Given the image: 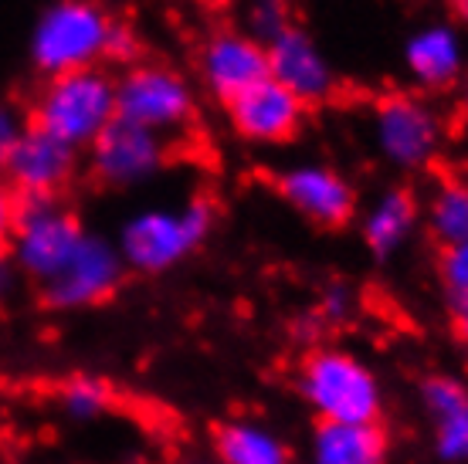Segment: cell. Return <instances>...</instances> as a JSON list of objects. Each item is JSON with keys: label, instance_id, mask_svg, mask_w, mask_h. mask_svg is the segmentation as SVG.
I'll return each instance as SVG.
<instances>
[{"label": "cell", "instance_id": "1", "mask_svg": "<svg viewBox=\"0 0 468 464\" xmlns=\"http://www.w3.org/2000/svg\"><path fill=\"white\" fill-rule=\"evenodd\" d=\"M112 27L116 17L99 0H51L31 24L27 58L45 79L99 69L106 61Z\"/></svg>", "mask_w": 468, "mask_h": 464}, {"label": "cell", "instance_id": "2", "mask_svg": "<svg viewBox=\"0 0 468 464\" xmlns=\"http://www.w3.org/2000/svg\"><path fill=\"white\" fill-rule=\"evenodd\" d=\"M214 221L218 207L207 197H190L180 207H143L119 227L116 248L126 268L140 275H164L211 237Z\"/></svg>", "mask_w": 468, "mask_h": 464}, {"label": "cell", "instance_id": "3", "mask_svg": "<svg viewBox=\"0 0 468 464\" xmlns=\"http://www.w3.org/2000/svg\"><path fill=\"white\" fill-rule=\"evenodd\" d=\"M377 160L398 174H424L441 160L448 142V119L421 92L380 95L367 119Z\"/></svg>", "mask_w": 468, "mask_h": 464}, {"label": "cell", "instance_id": "4", "mask_svg": "<svg viewBox=\"0 0 468 464\" xmlns=\"http://www.w3.org/2000/svg\"><path fill=\"white\" fill-rule=\"evenodd\" d=\"M116 119V75L99 69L45 79L31 102V126L45 129L71 150H89Z\"/></svg>", "mask_w": 468, "mask_h": 464}, {"label": "cell", "instance_id": "5", "mask_svg": "<svg viewBox=\"0 0 468 464\" xmlns=\"http://www.w3.org/2000/svg\"><path fill=\"white\" fill-rule=\"evenodd\" d=\"M200 102L190 75L170 61L140 58L116 75V116L174 140L197 122Z\"/></svg>", "mask_w": 468, "mask_h": 464}, {"label": "cell", "instance_id": "6", "mask_svg": "<svg viewBox=\"0 0 468 464\" xmlns=\"http://www.w3.org/2000/svg\"><path fill=\"white\" fill-rule=\"evenodd\" d=\"M299 394L323 424H377L380 384L367 363L336 346H319L299 363Z\"/></svg>", "mask_w": 468, "mask_h": 464}, {"label": "cell", "instance_id": "7", "mask_svg": "<svg viewBox=\"0 0 468 464\" xmlns=\"http://www.w3.org/2000/svg\"><path fill=\"white\" fill-rule=\"evenodd\" d=\"M85 234L89 231L82 221L75 217V210L61 204V197H31L17 207L7 255L24 279L48 285L75 258Z\"/></svg>", "mask_w": 468, "mask_h": 464}, {"label": "cell", "instance_id": "8", "mask_svg": "<svg viewBox=\"0 0 468 464\" xmlns=\"http://www.w3.org/2000/svg\"><path fill=\"white\" fill-rule=\"evenodd\" d=\"M89 174L109 190H136L164 174L170 160V142L150 129L112 119L102 136L89 146Z\"/></svg>", "mask_w": 468, "mask_h": 464}, {"label": "cell", "instance_id": "9", "mask_svg": "<svg viewBox=\"0 0 468 464\" xmlns=\"http://www.w3.org/2000/svg\"><path fill=\"white\" fill-rule=\"evenodd\" d=\"M275 190L289 207L316 227L336 231L353 221L360 194L340 166L323 160H295L275 174Z\"/></svg>", "mask_w": 468, "mask_h": 464}, {"label": "cell", "instance_id": "10", "mask_svg": "<svg viewBox=\"0 0 468 464\" xmlns=\"http://www.w3.org/2000/svg\"><path fill=\"white\" fill-rule=\"evenodd\" d=\"M122 279H126V261L116 244L102 234H85L75 258L48 285H41V299L48 309H61V312L92 309L112 299Z\"/></svg>", "mask_w": 468, "mask_h": 464}, {"label": "cell", "instance_id": "11", "mask_svg": "<svg viewBox=\"0 0 468 464\" xmlns=\"http://www.w3.org/2000/svg\"><path fill=\"white\" fill-rule=\"evenodd\" d=\"M200 89L214 102H234L251 85L269 79V45L248 37L241 27H218L197 45L194 55Z\"/></svg>", "mask_w": 468, "mask_h": 464}, {"label": "cell", "instance_id": "12", "mask_svg": "<svg viewBox=\"0 0 468 464\" xmlns=\"http://www.w3.org/2000/svg\"><path fill=\"white\" fill-rule=\"evenodd\" d=\"M400 69L414 92L445 95L455 92L468 75V37L455 21L418 24L400 45Z\"/></svg>", "mask_w": 468, "mask_h": 464}, {"label": "cell", "instance_id": "13", "mask_svg": "<svg viewBox=\"0 0 468 464\" xmlns=\"http://www.w3.org/2000/svg\"><path fill=\"white\" fill-rule=\"evenodd\" d=\"M79 163H82V153L71 150L69 142H61L45 129L27 126L4 163L0 176L21 200L61 197L79 176Z\"/></svg>", "mask_w": 468, "mask_h": 464}, {"label": "cell", "instance_id": "14", "mask_svg": "<svg viewBox=\"0 0 468 464\" xmlns=\"http://www.w3.org/2000/svg\"><path fill=\"white\" fill-rule=\"evenodd\" d=\"M228 109V126L241 142L258 146V150H271V146H285L292 142L305 126L309 105L299 102L285 85L275 79H265L241 92Z\"/></svg>", "mask_w": 468, "mask_h": 464}, {"label": "cell", "instance_id": "15", "mask_svg": "<svg viewBox=\"0 0 468 464\" xmlns=\"http://www.w3.org/2000/svg\"><path fill=\"white\" fill-rule=\"evenodd\" d=\"M269 79L285 85L309 109L329 102L340 92V71H336L333 58L299 24L269 45Z\"/></svg>", "mask_w": 468, "mask_h": 464}, {"label": "cell", "instance_id": "16", "mask_svg": "<svg viewBox=\"0 0 468 464\" xmlns=\"http://www.w3.org/2000/svg\"><path fill=\"white\" fill-rule=\"evenodd\" d=\"M421 227V197L410 186H384L360 214V237L380 261L394 258Z\"/></svg>", "mask_w": 468, "mask_h": 464}, {"label": "cell", "instance_id": "17", "mask_svg": "<svg viewBox=\"0 0 468 464\" xmlns=\"http://www.w3.org/2000/svg\"><path fill=\"white\" fill-rule=\"evenodd\" d=\"M424 410L434 424L438 458L458 464L468 461V390L452 376H431L421 390Z\"/></svg>", "mask_w": 468, "mask_h": 464}, {"label": "cell", "instance_id": "18", "mask_svg": "<svg viewBox=\"0 0 468 464\" xmlns=\"http://www.w3.org/2000/svg\"><path fill=\"white\" fill-rule=\"evenodd\" d=\"M387 434L380 424H323L313 438V464H384Z\"/></svg>", "mask_w": 468, "mask_h": 464}, {"label": "cell", "instance_id": "19", "mask_svg": "<svg viewBox=\"0 0 468 464\" xmlns=\"http://www.w3.org/2000/svg\"><path fill=\"white\" fill-rule=\"evenodd\" d=\"M421 224L431 234L438 248L468 237V180L465 176H445L431 186V194L421 204Z\"/></svg>", "mask_w": 468, "mask_h": 464}, {"label": "cell", "instance_id": "20", "mask_svg": "<svg viewBox=\"0 0 468 464\" xmlns=\"http://www.w3.org/2000/svg\"><path fill=\"white\" fill-rule=\"evenodd\" d=\"M214 451L221 464H289V448L261 424L228 420L214 430Z\"/></svg>", "mask_w": 468, "mask_h": 464}, {"label": "cell", "instance_id": "21", "mask_svg": "<svg viewBox=\"0 0 468 464\" xmlns=\"http://www.w3.org/2000/svg\"><path fill=\"white\" fill-rule=\"evenodd\" d=\"M234 27H241L248 37H255L261 45H271L289 27H295L292 0H241Z\"/></svg>", "mask_w": 468, "mask_h": 464}, {"label": "cell", "instance_id": "22", "mask_svg": "<svg viewBox=\"0 0 468 464\" xmlns=\"http://www.w3.org/2000/svg\"><path fill=\"white\" fill-rule=\"evenodd\" d=\"M109 400H112L109 386L102 380H95V376H75V380H69V384L61 386V406L75 420L99 417L109 406Z\"/></svg>", "mask_w": 468, "mask_h": 464}, {"label": "cell", "instance_id": "23", "mask_svg": "<svg viewBox=\"0 0 468 464\" xmlns=\"http://www.w3.org/2000/svg\"><path fill=\"white\" fill-rule=\"evenodd\" d=\"M438 275L445 281L448 295H458V291L468 289V237L452 244V248H441V255H438Z\"/></svg>", "mask_w": 468, "mask_h": 464}, {"label": "cell", "instance_id": "24", "mask_svg": "<svg viewBox=\"0 0 468 464\" xmlns=\"http://www.w3.org/2000/svg\"><path fill=\"white\" fill-rule=\"evenodd\" d=\"M140 58H143V47H140V37H136V31H133L129 24L116 21L112 35H109L106 61H116V65L129 69V65H136Z\"/></svg>", "mask_w": 468, "mask_h": 464}, {"label": "cell", "instance_id": "25", "mask_svg": "<svg viewBox=\"0 0 468 464\" xmlns=\"http://www.w3.org/2000/svg\"><path fill=\"white\" fill-rule=\"evenodd\" d=\"M31 126V122H24V116L17 112V105L7 102V99H0V170H4V163L11 156V150L17 146V140L24 136V129Z\"/></svg>", "mask_w": 468, "mask_h": 464}, {"label": "cell", "instance_id": "26", "mask_svg": "<svg viewBox=\"0 0 468 464\" xmlns=\"http://www.w3.org/2000/svg\"><path fill=\"white\" fill-rule=\"evenodd\" d=\"M17 207H21V197H17L11 186L4 184V176H0V251H7V244H11Z\"/></svg>", "mask_w": 468, "mask_h": 464}, {"label": "cell", "instance_id": "27", "mask_svg": "<svg viewBox=\"0 0 468 464\" xmlns=\"http://www.w3.org/2000/svg\"><path fill=\"white\" fill-rule=\"evenodd\" d=\"M353 309V295L350 289H343V285H333V289L323 295V319L326 322H343Z\"/></svg>", "mask_w": 468, "mask_h": 464}, {"label": "cell", "instance_id": "28", "mask_svg": "<svg viewBox=\"0 0 468 464\" xmlns=\"http://www.w3.org/2000/svg\"><path fill=\"white\" fill-rule=\"evenodd\" d=\"M21 281H24V275L17 271L14 258L7 255V251H0V302H7L14 291H17Z\"/></svg>", "mask_w": 468, "mask_h": 464}, {"label": "cell", "instance_id": "29", "mask_svg": "<svg viewBox=\"0 0 468 464\" xmlns=\"http://www.w3.org/2000/svg\"><path fill=\"white\" fill-rule=\"evenodd\" d=\"M452 329H455L458 343L468 349V289L452 295Z\"/></svg>", "mask_w": 468, "mask_h": 464}, {"label": "cell", "instance_id": "30", "mask_svg": "<svg viewBox=\"0 0 468 464\" xmlns=\"http://www.w3.org/2000/svg\"><path fill=\"white\" fill-rule=\"evenodd\" d=\"M448 11L455 14V24L462 31H468V0H445Z\"/></svg>", "mask_w": 468, "mask_h": 464}, {"label": "cell", "instance_id": "31", "mask_svg": "<svg viewBox=\"0 0 468 464\" xmlns=\"http://www.w3.org/2000/svg\"><path fill=\"white\" fill-rule=\"evenodd\" d=\"M455 105H458V116H462V122H468V75L462 79V85L455 89Z\"/></svg>", "mask_w": 468, "mask_h": 464}, {"label": "cell", "instance_id": "32", "mask_svg": "<svg viewBox=\"0 0 468 464\" xmlns=\"http://www.w3.org/2000/svg\"><path fill=\"white\" fill-rule=\"evenodd\" d=\"M207 7H218V11H228V7H238L241 0H204Z\"/></svg>", "mask_w": 468, "mask_h": 464}]
</instances>
